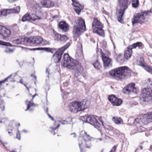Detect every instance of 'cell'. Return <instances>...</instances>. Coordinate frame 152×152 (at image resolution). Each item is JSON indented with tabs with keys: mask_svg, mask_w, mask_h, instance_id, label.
<instances>
[{
	"mask_svg": "<svg viewBox=\"0 0 152 152\" xmlns=\"http://www.w3.org/2000/svg\"><path fill=\"white\" fill-rule=\"evenodd\" d=\"M55 38L57 40L63 42H65L68 39V38L66 36L62 35L57 33H55Z\"/></svg>",
	"mask_w": 152,
	"mask_h": 152,
	"instance_id": "603a6c76",
	"label": "cell"
},
{
	"mask_svg": "<svg viewBox=\"0 0 152 152\" xmlns=\"http://www.w3.org/2000/svg\"><path fill=\"white\" fill-rule=\"evenodd\" d=\"M109 100L111 102L113 105L118 106L121 105L122 104V100L121 99H119L117 97L113 95H111L109 96Z\"/></svg>",
	"mask_w": 152,
	"mask_h": 152,
	"instance_id": "5bb4252c",
	"label": "cell"
},
{
	"mask_svg": "<svg viewBox=\"0 0 152 152\" xmlns=\"http://www.w3.org/2000/svg\"><path fill=\"white\" fill-rule=\"evenodd\" d=\"M72 5L74 7L75 11L78 14H79L83 9V5H81L78 1H76V0H72Z\"/></svg>",
	"mask_w": 152,
	"mask_h": 152,
	"instance_id": "9a60e30c",
	"label": "cell"
},
{
	"mask_svg": "<svg viewBox=\"0 0 152 152\" xmlns=\"http://www.w3.org/2000/svg\"><path fill=\"white\" fill-rule=\"evenodd\" d=\"M110 75L118 80L126 79L132 76L131 70L127 66H122L113 69L109 72Z\"/></svg>",
	"mask_w": 152,
	"mask_h": 152,
	"instance_id": "6da1fadb",
	"label": "cell"
},
{
	"mask_svg": "<svg viewBox=\"0 0 152 152\" xmlns=\"http://www.w3.org/2000/svg\"><path fill=\"white\" fill-rule=\"evenodd\" d=\"M137 48V45L136 43L133 44L127 48L124 52V57L126 59H128L132 56V49Z\"/></svg>",
	"mask_w": 152,
	"mask_h": 152,
	"instance_id": "2e32d148",
	"label": "cell"
},
{
	"mask_svg": "<svg viewBox=\"0 0 152 152\" xmlns=\"http://www.w3.org/2000/svg\"><path fill=\"white\" fill-rule=\"evenodd\" d=\"M82 121L91 124L92 126L98 128H101L104 126L103 121L100 117H97L94 115L84 116L80 118Z\"/></svg>",
	"mask_w": 152,
	"mask_h": 152,
	"instance_id": "277c9868",
	"label": "cell"
},
{
	"mask_svg": "<svg viewBox=\"0 0 152 152\" xmlns=\"http://www.w3.org/2000/svg\"><path fill=\"white\" fill-rule=\"evenodd\" d=\"M94 66L96 67V69H99L100 68L101 66L100 65V62H99L97 61L96 62H95L94 64Z\"/></svg>",
	"mask_w": 152,
	"mask_h": 152,
	"instance_id": "83f0119b",
	"label": "cell"
},
{
	"mask_svg": "<svg viewBox=\"0 0 152 152\" xmlns=\"http://www.w3.org/2000/svg\"><path fill=\"white\" fill-rule=\"evenodd\" d=\"M43 39L41 37L32 36L30 37L29 38H21L18 39L14 41L17 43H31L34 44H40L43 43Z\"/></svg>",
	"mask_w": 152,
	"mask_h": 152,
	"instance_id": "ba28073f",
	"label": "cell"
},
{
	"mask_svg": "<svg viewBox=\"0 0 152 152\" xmlns=\"http://www.w3.org/2000/svg\"><path fill=\"white\" fill-rule=\"evenodd\" d=\"M86 30L85 22L82 18H79L73 27V39L76 41Z\"/></svg>",
	"mask_w": 152,
	"mask_h": 152,
	"instance_id": "7a4b0ae2",
	"label": "cell"
},
{
	"mask_svg": "<svg viewBox=\"0 0 152 152\" xmlns=\"http://www.w3.org/2000/svg\"><path fill=\"white\" fill-rule=\"evenodd\" d=\"M71 41L67 43L65 45H64L62 48L59 49L54 54L53 56V60L54 62L56 63L59 62L61 58L62 54L63 53L65 50L69 48V46L71 44Z\"/></svg>",
	"mask_w": 152,
	"mask_h": 152,
	"instance_id": "8fae6325",
	"label": "cell"
},
{
	"mask_svg": "<svg viewBox=\"0 0 152 152\" xmlns=\"http://www.w3.org/2000/svg\"><path fill=\"white\" fill-rule=\"evenodd\" d=\"M78 64L77 61L71 57L68 54H64L62 62V65L63 66L69 69H74L77 67Z\"/></svg>",
	"mask_w": 152,
	"mask_h": 152,
	"instance_id": "8992f818",
	"label": "cell"
},
{
	"mask_svg": "<svg viewBox=\"0 0 152 152\" xmlns=\"http://www.w3.org/2000/svg\"><path fill=\"white\" fill-rule=\"evenodd\" d=\"M13 1H16V0H13Z\"/></svg>",
	"mask_w": 152,
	"mask_h": 152,
	"instance_id": "f1b7e54d",
	"label": "cell"
},
{
	"mask_svg": "<svg viewBox=\"0 0 152 152\" xmlns=\"http://www.w3.org/2000/svg\"><path fill=\"white\" fill-rule=\"evenodd\" d=\"M89 106L88 101L86 100L81 102H72L69 105V109L71 112L73 113H77L84 110Z\"/></svg>",
	"mask_w": 152,
	"mask_h": 152,
	"instance_id": "5b68a950",
	"label": "cell"
},
{
	"mask_svg": "<svg viewBox=\"0 0 152 152\" xmlns=\"http://www.w3.org/2000/svg\"><path fill=\"white\" fill-rule=\"evenodd\" d=\"M140 65L142 66L143 67H144V68L146 69V70L148 71H149L150 73H152V72H151V71H152V68H151V67H149V66L147 65H146V64L145 63L144 61L143 58H141V59H140Z\"/></svg>",
	"mask_w": 152,
	"mask_h": 152,
	"instance_id": "cb8c5ba5",
	"label": "cell"
},
{
	"mask_svg": "<svg viewBox=\"0 0 152 152\" xmlns=\"http://www.w3.org/2000/svg\"><path fill=\"white\" fill-rule=\"evenodd\" d=\"M152 121V113H149L146 114L144 115L137 118L135 119L134 124L136 125H144L146 124L149 123Z\"/></svg>",
	"mask_w": 152,
	"mask_h": 152,
	"instance_id": "30bf717a",
	"label": "cell"
},
{
	"mask_svg": "<svg viewBox=\"0 0 152 152\" xmlns=\"http://www.w3.org/2000/svg\"><path fill=\"white\" fill-rule=\"evenodd\" d=\"M39 18V17L33 14H27L23 17L22 20L23 21H31L36 20Z\"/></svg>",
	"mask_w": 152,
	"mask_h": 152,
	"instance_id": "d6986e66",
	"label": "cell"
},
{
	"mask_svg": "<svg viewBox=\"0 0 152 152\" xmlns=\"http://www.w3.org/2000/svg\"><path fill=\"white\" fill-rule=\"evenodd\" d=\"M128 0H118L117 5V7L116 16L118 20L121 22H123V17L124 11L128 7Z\"/></svg>",
	"mask_w": 152,
	"mask_h": 152,
	"instance_id": "3957f363",
	"label": "cell"
},
{
	"mask_svg": "<svg viewBox=\"0 0 152 152\" xmlns=\"http://www.w3.org/2000/svg\"><path fill=\"white\" fill-rule=\"evenodd\" d=\"M10 34L11 32L9 29L6 28L5 27L0 26V35L6 37L10 35Z\"/></svg>",
	"mask_w": 152,
	"mask_h": 152,
	"instance_id": "ffe728a7",
	"label": "cell"
},
{
	"mask_svg": "<svg viewBox=\"0 0 152 152\" xmlns=\"http://www.w3.org/2000/svg\"><path fill=\"white\" fill-rule=\"evenodd\" d=\"M0 44L2 45H6V46H12V45L10 43H6V42L2 41H0Z\"/></svg>",
	"mask_w": 152,
	"mask_h": 152,
	"instance_id": "4316f807",
	"label": "cell"
},
{
	"mask_svg": "<svg viewBox=\"0 0 152 152\" xmlns=\"http://www.w3.org/2000/svg\"><path fill=\"white\" fill-rule=\"evenodd\" d=\"M58 26L59 28L61 29L62 31H63V32H66L69 29V26L68 24L64 21H62L59 23Z\"/></svg>",
	"mask_w": 152,
	"mask_h": 152,
	"instance_id": "7402d4cb",
	"label": "cell"
},
{
	"mask_svg": "<svg viewBox=\"0 0 152 152\" xmlns=\"http://www.w3.org/2000/svg\"><path fill=\"white\" fill-rule=\"evenodd\" d=\"M139 1L138 0H132V6L135 8H136L139 5Z\"/></svg>",
	"mask_w": 152,
	"mask_h": 152,
	"instance_id": "484cf974",
	"label": "cell"
},
{
	"mask_svg": "<svg viewBox=\"0 0 152 152\" xmlns=\"http://www.w3.org/2000/svg\"><path fill=\"white\" fill-rule=\"evenodd\" d=\"M139 92L138 88L136 87L134 83H131L127 85L123 89V92L125 94L135 93L137 94Z\"/></svg>",
	"mask_w": 152,
	"mask_h": 152,
	"instance_id": "4fadbf2b",
	"label": "cell"
},
{
	"mask_svg": "<svg viewBox=\"0 0 152 152\" xmlns=\"http://www.w3.org/2000/svg\"><path fill=\"white\" fill-rule=\"evenodd\" d=\"M18 10L15 9H5L0 11V16H5L12 14H18Z\"/></svg>",
	"mask_w": 152,
	"mask_h": 152,
	"instance_id": "ac0fdd59",
	"label": "cell"
},
{
	"mask_svg": "<svg viewBox=\"0 0 152 152\" xmlns=\"http://www.w3.org/2000/svg\"><path fill=\"white\" fill-rule=\"evenodd\" d=\"M41 4L45 8H52L54 6V3L50 0H43L41 1Z\"/></svg>",
	"mask_w": 152,
	"mask_h": 152,
	"instance_id": "44dd1931",
	"label": "cell"
},
{
	"mask_svg": "<svg viewBox=\"0 0 152 152\" xmlns=\"http://www.w3.org/2000/svg\"><path fill=\"white\" fill-rule=\"evenodd\" d=\"M113 121L116 124H122L123 123V119L121 118L118 117H114L113 118Z\"/></svg>",
	"mask_w": 152,
	"mask_h": 152,
	"instance_id": "d4e9b609",
	"label": "cell"
},
{
	"mask_svg": "<svg viewBox=\"0 0 152 152\" xmlns=\"http://www.w3.org/2000/svg\"><path fill=\"white\" fill-rule=\"evenodd\" d=\"M150 11H141L140 13H137L132 18V23L133 25L139 23L143 22L148 18L149 16L151 14Z\"/></svg>",
	"mask_w": 152,
	"mask_h": 152,
	"instance_id": "52a82bcc",
	"label": "cell"
},
{
	"mask_svg": "<svg viewBox=\"0 0 152 152\" xmlns=\"http://www.w3.org/2000/svg\"><path fill=\"white\" fill-rule=\"evenodd\" d=\"M100 53L101 54L102 60H103V62H104V66H105V68L109 67L112 63V60L109 57L107 56V55H105L101 50Z\"/></svg>",
	"mask_w": 152,
	"mask_h": 152,
	"instance_id": "e0dca14e",
	"label": "cell"
},
{
	"mask_svg": "<svg viewBox=\"0 0 152 152\" xmlns=\"http://www.w3.org/2000/svg\"><path fill=\"white\" fill-rule=\"evenodd\" d=\"M152 88L147 87L142 90L140 95V99L145 102H149L152 100Z\"/></svg>",
	"mask_w": 152,
	"mask_h": 152,
	"instance_id": "7c38bea8",
	"label": "cell"
},
{
	"mask_svg": "<svg viewBox=\"0 0 152 152\" xmlns=\"http://www.w3.org/2000/svg\"><path fill=\"white\" fill-rule=\"evenodd\" d=\"M92 30L95 34H98L101 36L105 37V33L103 30V24L96 18H94L92 23Z\"/></svg>",
	"mask_w": 152,
	"mask_h": 152,
	"instance_id": "9c48e42d",
	"label": "cell"
}]
</instances>
